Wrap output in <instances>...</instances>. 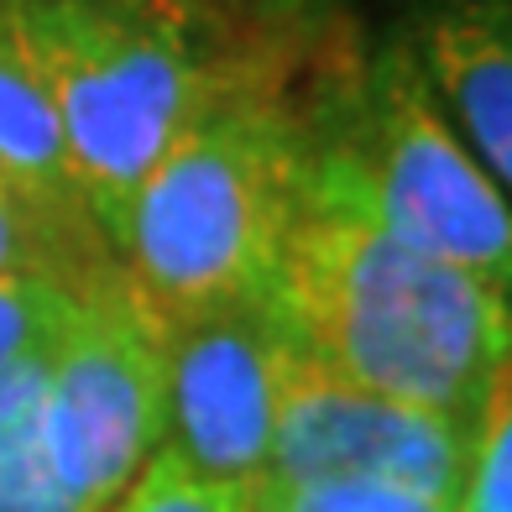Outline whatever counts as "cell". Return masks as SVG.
<instances>
[{"label":"cell","mask_w":512,"mask_h":512,"mask_svg":"<svg viewBox=\"0 0 512 512\" xmlns=\"http://www.w3.org/2000/svg\"><path fill=\"white\" fill-rule=\"evenodd\" d=\"M89 220L115 251L126 209L220 95L288 58L319 27H272L230 0H6Z\"/></svg>","instance_id":"cell-1"},{"label":"cell","mask_w":512,"mask_h":512,"mask_svg":"<svg viewBox=\"0 0 512 512\" xmlns=\"http://www.w3.org/2000/svg\"><path fill=\"white\" fill-rule=\"evenodd\" d=\"M267 293L319 366L382 398L476 418L512 377L507 288L345 209L298 199Z\"/></svg>","instance_id":"cell-2"},{"label":"cell","mask_w":512,"mask_h":512,"mask_svg":"<svg viewBox=\"0 0 512 512\" xmlns=\"http://www.w3.org/2000/svg\"><path fill=\"white\" fill-rule=\"evenodd\" d=\"M298 199L345 209L424 256L512 288L507 189L460 142L434 100L413 37L377 48L319 27L293 84Z\"/></svg>","instance_id":"cell-3"},{"label":"cell","mask_w":512,"mask_h":512,"mask_svg":"<svg viewBox=\"0 0 512 512\" xmlns=\"http://www.w3.org/2000/svg\"><path fill=\"white\" fill-rule=\"evenodd\" d=\"M309 42L220 95L142 178L115 262L157 314H189L272 288L277 246L298 209L293 84Z\"/></svg>","instance_id":"cell-4"},{"label":"cell","mask_w":512,"mask_h":512,"mask_svg":"<svg viewBox=\"0 0 512 512\" xmlns=\"http://www.w3.org/2000/svg\"><path fill=\"white\" fill-rule=\"evenodd\" d=\"M37 434L58 492L79 512H105L168 439L162 314L121 262L74 293L53 335Z\"/></svg>","instance_id":"cell-5"},{"label":"cell","mask_w":512,"mask_h":512,"mask_svg":"<svg viewBox=\"0 0 512 512\" xmlns=\"http://www.w3.org/2000/svg\"><path fill=\"white\" fill-rule=\"evenodd\" d=\"M465 460L471 418L382 398L298 345L277 392L262 481H382L455 507Z\"/></svg>","instance_id":"cell-6"},{"label":"cell","mask_w":512,"mask_h":512,"mask_svg":"<svg viewBox=\"0 0 512 512\" xmlns=\"http://www.w3.org/2000/svg\"><path fill=\"white\" fill-rule=\"evenodd\" d=\"M168 445L204 476L262 481L272 413L298 340L272 293L162 314Z\"/></svg>","instance_id":"cell-7"},{"label":"cell","mask_w":512,"mask_h":512,"mask_svg":"<svg viewBox=\"0 0 512 512\" xmlns=\"http://www.w3.org/2000/svg\"><path fill=\"white\" fill-rule=\"evenodd\" d=\"M434 100L486 178L512 183V11L507 0H445L413 42Z\"/></svg>","instance_id":"cell-8"},{"label":"cell","mask_w":512,"mask_h":512,"mask_svg":"<svg viewBox=\"0 0 512 512\" xmlns=\"http://www.w3.org/2000/svg\"><path fill=\"white\" fill-rule=\"evenodd\" d=\"M0 178L16 183L21 194L63 209V215L89 220V209L74 189V173H68L58 115L48 105V89H42L27 58V42H21L6 0H0Z\"/></svg>","instance_id":"cell-9"},{"label":"cell","mask_w":512,"mask_h":512,"mask_svg":"<svg viewBox=\"0 0 512 512\" xmlns=\"http://www.w3.org/2000/svg\"><path fill=\"white\" fill-rule=\"evenodd\" d=\"M110 267L115 251L84 215H63L0 178V277H37V283L84 293Z\"/></svg>","instance_id":"cell-10"},{"label":"cell","mask_w":512,"mask_h":512,"mask_svg":"<svg viewBox=\"0 0 512 512\" xmlns=\"http://www.w3.org/2000/svg\"><path fill=\"white\" fill-rule=\"evenodd\" d=\"M48 351L53 345H42L0 371V512H79L58 492L37 434Z\"/></svg>","instance_id":"cell-11"},{"label":"cell","mask_w":512,"mask_h":512,"mask_svg":"<svg viewBox=\"0 0 512 512\" xmlns=\"http://www.w3.org/2000/svg\"><path fill=\"white\" fill-rule=\"evenodd\" d=\"M105 512H256V481L204 476L162 439Z\"/></svg>","instance_id":"cell-12"},{"label":"cell","mask_w":512,"mask_h":512,"mask_svg":"<svg viewBox=\"0 0 512 512\" xmlns=\"http://www.w3.org/2000/svg\"><path fill=\"white\" fill-rule=\"evenodd\" d=\"M455 512H512V387L497 382L471 418V460Z\"/></svg>","instance_id":"cell-13"},{"label":"cell","mask_w":512,"mask_h":512,"mask_svg":"<svg viewBox=\"0 0 512 512\" xmlns=\"http://www.w3.org/2000/svg\"><path fill=\"white\" fill-rule=\"evenodd\" d=\"M256 512H455L382 481H256Z\"/></svg>","instance_id":"cell-14"},{"label":"cell","mask_w":512,"mask_h":512,"mask_svg":"<svg viewBox=\"0 0 512 512\" xmlns=\"http://www.w3.org/2000/svg\"><path fill=\"white\" fill-rule=\"evenodd\" d=\"M68 309H74L68 288L37 283V277H0V371L53 345Z\"/></svg>","instance_id":"cell-15"},{"label":"cell","mask_w":512,"mask_h":512,"mask_svg":"<svg viewBox=\"0 0 512 512\" xmlns=\"http://www.w3.org/2000/svg\"><path fill=\"white\" fill-rule=\"evenodd\" d=\"M230 6L256 16V21H272V27H304L314 0H230Z\"/></svg>","instance_id":"cell-16"}]
</instances>
